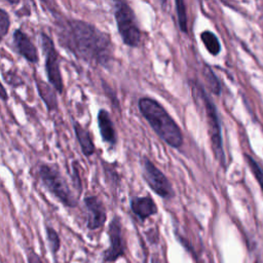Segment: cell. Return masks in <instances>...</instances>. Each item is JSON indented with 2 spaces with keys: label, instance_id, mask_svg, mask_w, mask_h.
<instances>
[{
  "label": "cell",
  "instance_id": "obj_1",
  "mask_svg": "<svg viewBox=\"0 0 263 263\" xmlns=\"http://www.w3.org/2000/svg\"><path fill=\"white\" fill-rule=\"evenodd\" d=\"M54 31L60 46L91 65L108 67L114 58L111 36L82 20L55 16Z\"/></svg>",
  "mask_w": 263,
  "mask_h": 263
},
{
  "label": "cell",
  "instance_id": "obj_2",
  "mask_svg": "<svg viewBox=\"0 0 263 263\" xmlns=\"http://www.w3.org/2000/svg\"><path fill=\"white\" fill-rule=\"evenodd\" d=\"M138 107L142 116L165 144L175 149L183 145L180 126L159 102L153 98L143 97L138 101Z\"/></svg>",
  "mask_w": 263,
  "mask_h": 263
},
{
  "label": "cell",
  "instance_id": "obj_3",
  "mask_svg": "<svg viewBox=\"0 0 263 263\" xmlns=\"http://www.w3.org/2000/svg\"><path fill=\"white\" fill-rule=\"evenodd\" d=\"M192 95L195 99L202 104L205 120H206V127H208V135L210 137V142L212 146V151L214 153L215 159L219 162L221 166H226V156L223 148V141H222V128H221V121L219 117V113L217 107L211 97L205 92L204 87L198 82L194 81L191 83Z\"/></svg>",
  "mask_w": 263,
  "mask_h": 263
},
{
  "label": "cell",
  "instance_id": "obj_4",
  "mask_svg": "<svg viewBox=\"0 0 263 263\" xmlns=\"http://www.w3.org/2000/svg\"><path fill=\"white\" fill-rule=\"evenodd\" d=\"M37 176L42 185L67 208H76L79 197L73 193L68 182L57 165L42 163L38 166Z\"/></svg>",
  "mask_w": 263,
  "mask_h": 263
},
{
  "label": "cell",
  "instance_id": "obj_5",
  "mask_svg": "<svg viewBox=\"0 0 263 263\" xmlns=\"http://www.w3.org/2000/svg\"><path fill=\"white\" fill-rule=\"evenodd\" d=\"M114 17L118 34L122 42L129 47H138L142 39V31L137 15L125 1L114 2Z\"/></svg>",
  "mask_w": 263,
  "mask_h": 263
},
{
  "label": "cell",
  "instance_id": "obj_6",
  "mask_svg": "<svg viewBox=\"0 0 263 263\" xmlns=\"http://www.w3.org/2000/svg\"><path fill=\"white\" fill-rule=\"evenodd\" d=\"M40 42L45 57L44 69L48 83L55 89L58 93H63L64 83L60 69V54L54 46L52 39L45 33L40 34Z\"/></svg>",
  "mask_w": 263,
  "mask_h": 263
},
{
  "label": "cell",
  "instance_id": "obj_7",
  "mask_svg": "<svg viewBox=\"0 0 263 263\" xmlns=\"http://www.w3.org/2000/svg\"><path fill=\"white\" fill-rule=\"evenodd\" d=\"M142 176L150 187V189L164 199H171L175 196V192L170 180L147 157L142 156L141 158Z\"/></svg>",
  "mask_w": 263,
  "mask_h": 263
},
{
  "label": "cell",
  "instance_id": "obj_8",
  "mask_svg": "<svg viewBox=\"0 0 263 263\" xmlns=\"http://www.w3.org/2000/svg\"><path fill=\"white\" fill-rule=\"evenodd\" d=\"M109 235V248L103 253V259L105 262H115L120 257L124 256L125 245L122 236V225L120 218L114 216L108 227Z\"/></svg>",
  "mask_w": 263,
  "mask_h": 263
},
{
  "label": "cell",
  "instance_id": "obj_9",
  "mask_svg": "<svg viewBox=\"0 0 263 263\" xmlns=\"http://www.w3.org/2000/svg\"><path fill=\"white\" fill-rule=\"evenodd\" d=\"M83 201L87 213V228L96 230L103 227L107 220V213L103 201L97 196H86Z\"/></svg>",
  "mask_w": 263,
  "mask_h": 263
},
{
  "label": "cell",
  "instance_id": "obj_10",
  "mask_svg": "<svg viewBox=\"0 0 263 263\" xmlns=\"http://www.w3.org/2000/svg\"><path fill=\"white\" fill-rule=\"evenodd\" d=\"M12 45L14 50L29 63L37 64L39 62V55L35 44L23 30H14L12 35Z\"/></svg>",
  "mask_w": 263,
  "mask_h": 263
},
{
  "label": "cell",
  "instance_id": "obj_11",
  "mask_svg": "<svg viewBox=\"0 0 263 263\" xmlns=\"http://www.w3.org/2000/svg\"><path fill=\"white\" fill-rule=\"evenodd\" d=\"M129 205L134 215L137 216L141 221H145L149 217L156 215L158 212L155 201L149 195L133 197Z\"/></svg>",
  "mask_w": 263,
  "mask_h": 263
},
{
  "label": "cell",
  "instance_id": "obj_12",
  "mask_svg": "<svg viewBox=\"0 0 263 263\" xmlns=\"http://www.w3.org/2000/svg\"><path fill=\"white\" fill-rule=\"evenodd\" d=\"M97 121L103 142L111 147H114L117 143V135L109 112L105 109H100L98 112Z\"/></svg>",
  "mask_w": 263,
  "mask_h": 263
},
{
  "label": "cell",
  "instance_id": "obj_13",
  "mask_svg": "<svg viewBox=\"0 0 263 263\" xmlns=\"http://www.w3.org/2000/svg\"><path fill=\"white\" fill-rule=\"evenodd\" d=\"M35 83H36L38 95L43 101V103L45 104L46 109L49 112L57 111L59 107V102H58L55 89L49 83L43 81L40 78L35 77Z\"/></svg>",
  "mask_w": 263,
  "mask_h": 263
},
{
  "label": "cell",
  "instance_id": "obj_14",
  "mask_svg": "<svg viewBox=\"0 0 263 263\" xmlns=\"http://www.w3.org/2000/svg\"><path fill=\"white\" fill-rule=\"evenodd\" d=\"M73 128H74L76 139L79 143L81 152L86 157L91 156L96 151V146L90 136V133L77 121L73 122Z\"/></svg>",
  "mask_w": 263,
  "mask_h": 263
},
{
  "label": "cell",
  "instance_id": "obj_15",
  "mask_svg": "<svg viewBox=\"0 0 263 263\" xmlns=\"http://www.w3.org/2000/svg\"><path fill=\"white\" fill-rule=\"evenodd\" d=\"M200 39L205 46V49L212 54V55H218L221 52V43L216 36L215 33H213L210 30H204L200 33Z\"/></svg>",
  "mask_w": 263,
  "mask_h": 263
},
{
  "label": "cell",
  "instance_id": "obj_16",
  "mask_svg": "<svg viewBox=\"0 0 263 263\" xmlns=\"http://www.w3.org/2000/svg\"><path fill=\"white\" fill-rule=\"evenodd\" d=\"M202 75L210 91L216 96H219L221 93V83L216 74L214 73L213 69L206 64L202 68Z\"/></svg>",
  "mask_w": 263,
  "mask_h": 263
},
{
  "label": "cell",
  "instance_id": "obj_17",
  "mask_svg": "<svg viewBox=\"0 0 263 263\" xmlns=\"http://www.w3.org/2000/svg\"><path fill=\"white\" fill-rule=\"evenodd\" d=\"M243 157H245V160H246L250 171L252 172L253 176L257 180V182L261 188V191L263 193V165L248 153H243Z\"/></svg>",
  "mask_w": 263,
  "mask_h": 263
},
{
  "label": "cell",
  "instance_id": "obj_18",
  "mask_svg": "<svg viewBox=\"0 0 263 263\" xmlns=\"http://www.w3.org/2000/svg\"><path fill=\"white\" fill-rule=\"evenodd\" d=\"M175 5H176V12H177L179 28L183 33L186 34L188 32V28H187V13H186L185 3L181 0H177L175 1Z\"/></svg>",
  "mask_w": 263,
  "mask_h": 263
},
{
  "label": "cell",
  "instance_id": "obj_19",
  "mask_svg": "<svg viewBox=\"0 0 263 263\" xmlns=\"http://www.w3.org/2000/svg\"><path fill=\"white\" fill-rule=\"evenodd\" d=\"M45 232H46V239L48 241V246L50 248V251L52 254H57L61 248V239L60 236L58 234V232L49 226H46L45 228Z\"/></svg>",
  "mask_w": 263,
  "mask_h": 263
},
{
  "label": "cell",
  "instance_id": "obj_20",
  "mask_svg": "<svg viewBox=\"0 0 263 263\" xmlns=\"http://www.w3.org/2000/svg\"><path fill=\"white\" fill-rule=\"evenodd\" d=\"M71 179H72V185H73L74 189L76 190V194H77L78 197H80L81 192H82V182H81V177H80V173H79V165H78L77 161H73V163H72Z\"/></svg>",
  "mask_w": 263,
  "mask_h": 263
},
{
  "label": "cell",
  "instance_id": "obj_21",
  "mask_svg": "<svg viewBox=\"0 0 263 263\" xmlns=\"http://www.w3.org/2000/svg\"><path fill=\"white\" fill-rule=\"evenodd\" d=\"M10 16L8 12L0 8V43L3 38L7 35L10 28Z\"/></svg>",
  "mask_w": 263,
  "mask_h": 263
},
{
  "label": "cell",
  "instance_id": "obj_22",
  "mask_svg": "<svg viewBox=\"0 0 263 263\" xmlns=\"http://www.w3.org/2000/svg\"><path fill=\"white\" fill-rule=\"evenodd\" d=\"M3 77L6 81V83H8L9 85H12L13 87H17V86H21V85L24 84L22 78L16 73H14L12 70H9L8 72H5L3 74Z\"/></svg>",
  "mask_w": 263,
  "mask_h": 263
},
{
  "label": "cell",
  "instance_id": "obj_23",
  "mask_svg": "<svg viewBox=\"0 0 263 263\" xmlns=\"http://www.w3.org/2000/svg\"><path fill=\"white\" fill-rule=\"evenodd\" d=\"M28 262L29 263H43L42 260L40 259L39 255H37L34 252H30V254L28 255Z\"/></svg>",
  "mask_w": 263,
  "mask_h": 263
},
{
  "label": "cell",
  "instance_id": "obj_24",
  "mask_svg": "<svg viewBox=\"0 0 263 263\" xmlns=\"http://www.w3.org/2000/svg\"><path fill=\"white\" fill-rule=\"evenodd\" d=\"M0 99L5 102L8 100V93H7L4 85L1 83V81H0Z\"/></svg>",
  "mask_w": 263,
  "mask_h": 263
},
{
  "label": "cell",
  "instance_id": "obj_25",
  "mask_svg": "<svg viewBox=\"0 0 263 263\" xmlns=\"http://www.w3.org/2000/svg\"><path fill=\"white\" fill-rule=\"evenodd\" d=\"M151 263H161V262H160V260H159V258H158V257L153 256V257H152V259H151Z\"/></svg>",
  "mask_w": 263,
  "mask_h": 263
}]
</instances>
